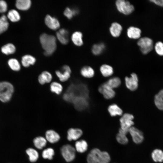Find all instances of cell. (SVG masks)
I'll return each mask as SVG.
<instances>
[{
    "label": "cell",
    "instance_id": "obj_1",
    "mask_svg": "<svg viewBox=\"0 0 163 163\" xmlns=\"http://www.w3.org/2000/svg\"><path fill=\"white\" fill-rule=\"evenodd\" d=\"M40 40L41 46L45 51L44 55L46 56L51 55L56 48V37L53 35L43 33L40 35Z\"/></svg>",
    "mask_w": 163,
    "mask_h": 163
},
{
    "label": "cell",
    "instance_id": "obj_2",
    "mask_svg": "<svg viewBox=\"0 0 163 163\" xmlns=\"http://www.w3.org/2000/svg\"><path fill=\"white\" fill-rule=\"evenodd\" d=\"M14 91L12 85L7 82H0V101L4 103L11 100Z\"/></svg>",
    "mask_w": 163,
    "mask_h": 163
},
{
    "label": "cell",
    "instance_id": "obj_3",
    "mask_svg": "<svg viewBox=\"0 0 163 163\" xmlns=\"http://www.w3.org/2000/svg\"><path fill=\"white\" fill-rule=\"evenodd\" d=\"M141 52L143 54L150 53L153 48V42L152 39L144 37L139 38L137 43Z\"/></svg>",
    "mask_w": 163,
    "mask_h": 163
},
{
    "label": "cell",
    "instance_id": "obj_4",
    "mask_svg": "<svg viewBox=\"0 0 163 163\" xmlns=\"http://www.w3.org/2000/svg\"><path fill=\"white\" fill-rule=\"evenodd\" d=\"M116 8L120 13L128 15L132 13L134 7L129 2L125 0H117L115 2Z\"/></svg>",
    "mask_w": 163,
    "mask_h": 163
},
{
    "label": "cell",
    "instance_id": "obj_5",
    "mask_svg": "<svg viewBox=\"0 0 163 163\" xmlns=\"http://www.w3.org/2000/svg\"><path fill=\"white\" fill-rule=\"evenodd\" d=\"M61 151L63 157L67 162L72 161L75 157V149L70 145H63L61 149Z\"/></svg>",
    "mask_w": 163,
    "mask_h": 163
},
{
    "label": "cell",
    "instance_id": "obj_6",
    "mask_svg": "<svg viewBox=\"0 0 163 163\" xmlns=\"http://www.w3.org/2000/svg\"><path fill=\"white\" fill-rule=\"evenodd\" d=\"M90 152L94 155L97 163H109L110 161V156L106 152L101 151L98 149L94 148Z\"/></svg>",
    "mask_w": 163,
    "mask_h": 163
},
{
    "label": "cell",
    "instance_id": "obj_7",
    "mask_svg": "<svg viewBox=\"0 0 163 163\" xmlns=\"http://www.w3.org/2000/svg\"><path fill=\"white\" fill-rule=\"evenodd\" d=\"M134 118V116L132 114L129 113L123 114L120 119V128L124 130H129L134 124L133 121Z\"/></svg>",
    "mask_w": 163,
    "mask_h": 163
},
{
    "label": "cell",
    "instance_id": "obj_8",
    "mask_svg": "<svg viewBox=\"0 0 163 163\" xmlns=\"http://www.w3.org/2000/svg\"><path fill=\"white\" fill-rule=\"evenodd\" d=\"M98 90L103 97L107 99H111L114 97L115 95V92L113 89L106 82L102 84L99 86Z\"/></svg>",
    "mask_w": 163,
    "mask_h": 163
},
{
    "label": "cell",
    "instance_id": "obj_9",
    "mask_svg": "<svg viewBox=\"0 0 163 163\" xmlns=\"http://www.w3.org/2000/svg\"><path fill=\"white\" fill-rule=\"evenodd\" d=\"M71 73L70 67L67 65L63 66L61 71L58 70L55 72L56 76L59 81L62 82H64L68 80L71 77Z\"/></svg>",
    "mask_w": 163,
    "mask_h": 163
},
{
    "label": "cell",
    "instance_id": "obj_10",
    "mask_svg": "<svg viewBox=\"0 0 163 163\" xmlns=\"http://www.w3.org/2000/svg\"><path fill=\"white\" fill-rule=\"evenodd\" d=\"M125 81L126 87L130 91H134L138 88V78L136 73H132L129 77H126Z\"/></svg>",
    "mask_w": 163,
    "mask_h": 163
},
{
    "label": "cell",
    "instance_id": "obj_11",
    "mask_svg": "<svg viewBox=\"0 0 163 163\" xmlns=\"http://www.w3.org/2000/svg\"><path fill=\"white\" fill-rule=\"evenodd\" d=\"M133 141L136 144H139L143 141L144 136L142 133L135 127L132 126L128 130Z\"/></svg>",
    "mask_w": 163,
    "mask_h": 163
},
{
    "label": "cell",
    "instance_id": "obj_12",
    "mask_svg": "<svg viewBox=\"0 0 163 163\" xmlns=\"http://www.w3.org/2000/svg\"><path fill=\"white\" fill-rule=\"evenodd\" d=\"M45 22L49 28L53 30L58 29L60 26V23L56 18L48 14L45 18Z\"/></svg>",
    "mask_w": 163,
    "mask_h": 163
},
{
    "label": "cell",
    "instance_id": "obj_13",
    "mask_svg": "<svg viewBox=\"0 0 163 163\" xmlns=\"http://www.w3.org/2000/svg\"><path fill=\"white\" fill-rule=\"evenodd\" d=\"M82 134V131L80 129L70 128L67 132V138L69 141L75 140L78 139Z\"/></svg>",
    "mask_w": 163,
    "mask_h": 163
},
{
    "label": "cell",
    "instance_id": "obj_14",
    "mask_svg": "<svg viewBox=\"0 0 163 163\" xmlns=\"http://www.w3.org/2000/svg\"><path fill=\"white\" fill-rule=\"evenodd\" d=\"M53 79V76L49 72L44 71L42 72L39 75L38 78L39 83L41 85L50 82Z\"/></svg>",
    "mask_w": 163,
    "mask_h": 163
},
{
    "label": "cell",
    "instance_id": "obj_15",
    "mask_svg": "<svg viewBox=\"0 0 163 163\" xmlns=\"http://www.w3.org/2000/svg\"><path fill=\"white\" fill-rule=\"evenodd\" d=\"M141 31L139 28L134 26L129 27L127 31V34L129 38L132 39H138L141 37Z\"/></svg>",
    "mask_w": 163,
    "mask_h": 163
},
{
    "label": "cell",
    "instance_id": "obj_16",
    "mask_svg": "<svg viewBox=\"0 0 163 163\" xmlns=\"http://www.w3.org/2000/svg\"><path fill=\"white\" fill-rule=\"evenodd\" d=\"M122 30L121 25L116 22L113 23L109 28V31L111 35L115 37H119Z\"/></svg>",
    "mask_w": 163,
    "mask_h": 163
},
{
    "label": "cell",
    "instance_id": "obj_17",
    "mask_svg": "<svg viewBox=\"0 0 163 163\" xmlns=\"http://www.w3.org/2000/svg\"><path fill=\"white\" fill-rule=\"evenodd\" d=\"M46 140L52 143L57 142L59 140L60 136L56 131L53 130H49L46 133Z\"/></svg>",
    "mask_w": 163,
    "mask_h": 163
},
{
    "label": "cell",
    "instance_id": "obj_18",
    "mask_svg": "<svg viewBox=\"0 0 163 163\" xmlns=\"http://www.w3.org/2000/svg\"><path fill=\"white\" fill-rule=\"evenodd\" d=\"M68 32L64 29H61L56 33V37L59 40L62 44H66L69 41Z\"/></svg>",
    "mask_w": 163,
    "mask_h": 163
},
{
    "label": "cell",
    "instance_id": "obj_19",
    "mask_svg": "<svg viewBox=\"0 0 163 163\" xmlns=\"http://www.w3.org/2000/svg\"><path fill=\"white\" fill-rule=\"evenodd\" d=\"M128 133V130H124L120 128L119 133L116 137V139L119 143L123 145L126 144L128 142V140L126 136L127 134Z\"/></svg>",
    "mask_w": 163,
    "mask_h": 163
},
{
    "label": "cell",
    "instance_id": "obj_20",
    "mask_svg": "<svg viewBox=\"0 0 163 163\" xmlns=\"http://www.w3.org/2000/svg\"><path fill=\"white\" fill-rule=\"evenodd\" d=\"M108 110L110 115L112 117L122 115V110L117 104H113L109 106Z\"/></svg>",
    "mask_w": 163,
    "mask_h": 163
},
{
    "label": "cell",
    "instance_id": "obj_21",
    "mask_svg": "<svg viewBox=\"0 0 163 163\" xmlns=\"http://www.w3.org/2000/svg\"><path fill=\"white\" fill-rule=\"evenodd\" d=\"M80 74L84 77L90 78L94 76V71L91 67L88 66H85L81 69Z\"/></svg>",
    "mask_w": 163,
    "mask_h": 163
},
{
    "label": "cell",
    "instance_id": "obj_22",
    "mask_svg": "<svg viewBox=\"0 0 163 163\" xmlns=\"http://www.w3.org/2000/svg\"><path fill=\"white\" fill-rule=\"evenodd\" d=\"M16 8L21 10H26L30 7L31 2L30 0H18L16 4Z\"/></svg>",
    "mask_w": 163,
    "mask_h": 163
},
{
    "label": "cell",
    "instance_id": "obj_23",
    "mask_svg": "<svg viewBox=\"0 0 163 163\" xmlns=\"http://www.w3.org/2000/svg\"><path fill=\"white\" fill-rule=\"evenodd\" d=\"M36 61V59L34 57L27 55L22 57L21 63L23 66L28 67L31 65H34Z\"/></svg>",
    "mask_w": 163,
    "mask_h": 163
},
{
    "label": "cell",
    "instance_id": "obj_24",
    "mask_svg": "<svg viewBox=\"0 0 163 163\" xmlns=\"http://www.w3.org/2000/svg\"><path fill=\"white\" fill-rule=\"evenodd\" d=\"M100 70L101 74L104 77L110 76L113 73V68L111 66L107 64L101 65Z\"/></svg>",
    "mask_w": 163,
    "mask_h": 163
},
{
    "label": "cell",
    "instance_id": "obj_25",
    "mask_svg": "<svg viewBox=\"0 0 163 163\" xmlns=\"http://www.w3.org/2000/svg\"><path fill=\"white\" fill-rule=\"evenodd\" d=\"M82 34L80 32L76 31L73 33L71 39L73 43L76 46H80L83 44Z\"/></svg>",
    "mask_w": 163,
    "mask_h": 163
},
{
    "label": "cell",
    "instance_id": "obj_26",
    "mask_svg": "<svg viewBox=\"0 0 163 163\" xmlns=\"http://www.w3.org/2000/svg\"><path fill=\"white\" fill-rule=\"evenodd\" d=\"M50 89L52 92L59 95L62 92L63 87L60 83L57 82H53L50 85Z\"/></svg>",
    "mask_w": 163,
    "mask_h": 163
},
{
    "label": "cell",
    "instance_id": "obj_27",
    "mask_svg": "<svg viewBox=\"0 0 163 163\" xmlns=\"http://www.w3.org/2000/svg\"><path fill=\"white\" fill-rule=\"evenodd\" d=\"M154 101L156 107L159 109L163 110V89L155 95Z\"/></svg>",
    "mask_w": 163,
    "mask_h": 163
},
{
    "label": "cell",
    "instance_id": "obj_28",
    "mask_svg": "<svg viewBox=\"0 0 163 163\" xmlns=\"http://www.w3.org/2000/svg\"><path fill=\"white\" fill-rule=\"evenodd\" d=\"M75 149L78 152L83 153L87 149L88 144L84 140L77 141L75 143Z\"/></svg>",
    "mask_w": 163,
    "mask_h": 163
},
{
    "label": "cell",
    "instance_id": "obj_29",
    "mask_svg": "<svg viewBox=\"0 0 163 163\" xmlns=\"http://www.w3.org/2000/svg\"><path fill=\"white\" fill-rule=\"evenodd\" d=\"M34 146L37 149H42L46 145V140L42 136L36 137L33 140Z\"/></svg>",
    "mask_w": 163,
    "mask_h": 163
},
{
    "label": "cell",
    "instance_id": "obj_30",
    "mask_svg": "<svg viewBox=\"0 0 163 163\" xmlns=\"http://www.w3.org/2000/svg\"><path fill=\"white\" fill-rule=\"evenodd\" d=\"M26 153L29 157L30 161L32 162L36 161L39 158L38 152L35 149L29 148L26 150Z\"/></svg>",
    "mask_w": 163,
    "mask_h": 163
},
{
    "label": "cell",
    "instance_id": "obj_31",
    "mask_svg": "<svg viewBox=\"0 0 163 163\" xmlns=\"http://www.w3.org/2000/svg\"><path fill=\"white\" fill-rule=\"evenodd\" d=\"M152 157L155 161L161 162L163 161V152L160 149H155L152 152Z\"/></svg>",
    "mask_w": 163,
    "mask_h": 163
},
{
    "label": "cell",
    "instance_id": "obj_32",
    "mask_svg": "<svg viewBox=\"0 0 163 163\" xmlns=\"http://www.w3.org/2000/svg\"><path fill=\"white\" fill-rule=\"evenodd\" d=\"M113 89L118 87L121 84V81L118 77H114L110 78L106 82Z\"/></svg>",
    "mask_w": 163,
    "mask_h": 163
},
{
    "label": "cell",
    "instance_id": "obj_33",
    "mask_svg": "<svg viewBox=\"0 0 163 163\" xmlns=\"http://www.w3.org/2000/svg\"><path fill=\"white\" fill-rule=\"evenodd\" d=\"M15 50L16 48L11 43L4 45L1 48L2 52L6 55L14 53Z\"/></svg>",
    "mask_w": 163,
    "mask_h": 163
},
{
    "label": "cell",
    "instance_id": "obj_34",
    "mask_svg": "<svg viewBox=\"0 0 163 163\" xmlns=\"http://www.w3.org/2000/svg\"><path fill=\"white\" fill-rule=\"evenodd\" d=\"M105 49V45L103 43H101L94 44L92 48V52L95 55L101 54Z\"/></svg>",
    "mask_w": 163,
    "mask_h": 163
},
{
    "label": "cell",
    "instance_id": "obj_35",
    "mask_svg": "<svg viewBox=\"0 0 163 163\" xmlns=\"http://www.w3.org/2000/svg\"><path fill=\"white\" fill-rule=\"evenodd\" d=\"M8 26L7 17L4 15H2L0 17V34L6 31Z\"/></svg>",
    "mask_w": 163,
    "mask_h": 163
},
{
    "label": "cell",
    "instance_id": "obj_36",
    "mask_svg": "<svg viewBox=\"0 0 163 163\" xmlns=\"http://www.w3.org/2000/svg\"><path fill=\"white\" fill-rule=\"evenodd\" d=\"M8 18L12 22L18 21L20 19V16L18 12L16 10H10L7 14Z\"/></svg>",
    "mask_w": 163,
    "mask_h": 163
},
{
    "label": "cell",
    "instance_id": "obj_37",
    "mask_svg": "<svg viewBox=\"0 0 163 163\" xmlns=\"http://www.w3.org/2000/svg\"><path fill=\"white\" fill-rule=\"evenodd\" d=\"M8 64L10 68L13 71H18L20 69V65L18 60L12 58L9 59Z\"/></svg>",
    "mask_w": 163,
    "mask_h": 163
},
{
    "label": "cell",
    "instance_id": "obj_38",
    "mask_svg": "<svg viewBox=\"0 0 163 163\" xmlns=\"http://www.w3.org/2000/svg\"><path fill=\"white\" fill-rule=\"evenodd\" d=\"M54 154V150L52 148H49L44 149L42 152V156L44 159L51 160Z\"/></svg>",
    "mask_w": 163,
    "mask_h": 163
},
{
    "label": "cell",
    "instance_id": "obj_39",
    "mask_svg": "<svg viewBox=\"0 0 163 163\" xmlns=\"http://www.w3.org/2000/svg\"><path fill=\"white\" fill-rule=\"evenodd\" d=\"M156 53L160 56H163V43L160 41L157 42L154 46Z\"/></svg>",
    "mask_w": 163,
    "mask_h": 163
},
{
    "label": "cell",
    "instance_id": "obj_40",
    "mask_svg": "<svg viewBox=\"0 0 163 163\" xmlns=\"http://www.w3.org/2000/svg\"><path fill=\"white\" fill-rule=\"evenodd\" d=\"M77 14L75 9H71L67 7L66 8L64 12L65 16L69 19H71L74 15Z\"/></svg>",
    "mask_w": 163,
    "mask_h": 163
},
{
    "label": "cell",
    "instance_id": "obj_41",
    "mask_svg": "<svg viewBox=\"0 0 163 163\" xmlns=\"http://www.w3.org/2000/svg\"><path fill=\"white\" fill-rule=\"evenodd\" d=\"M87 160L88 163H97L94 155L91 152L87 155Z\"/></svg>",
    "mask_w": 163,
    "mask_h": 163
},
{
    "label": "cell",
    "instance_id": "obj_42",
    "mask_svg": "<svg viewBox=\"0 0 163 163\" xmlns=\"http://www.w3.org/2000/svg\"><path fill=\"white\" fill-rule=\"evenodd\" d=\"M7 9L6 2L3 0H0V13L5 12Z\"/></svg>",
    "mask_w": 163,
    "mask_h": 163
},
{
    "label": "cell",
    "instance_id": "obj_43",
    "mask_svg": "<svg viewBox=\"0 0 163 163\" xmlns=\"http://www.w3.org/2000/svg\"><path fill=\"white\" fill-rule=\"evenodd\" d=\"M150 1L159 6L163 7V0H151Z\"/></svg>",
    "mask_w": 163,
    "mask_h": 163
}]
</instances>
